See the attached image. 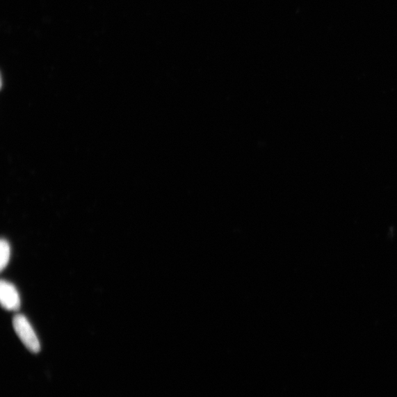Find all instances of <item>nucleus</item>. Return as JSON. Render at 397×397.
Masks as SVG:
<instances>
[{"label":"nucleus","instance_id":"nucleus-2","mask_svg":"<svg viewBox=\"0 0 397 397\" xmlns=\"http://www.w3.org/2000/svg\"><path fill=\"white\" fill-rule=\"evenodd\" d=\"M0 302L7 311H18L20 309L21 300L16 287L9 282L2 279L0 284Z\"/></svg>","mask_w":397,"mask_h":397},{"label":"nucleus","instance_id":"nucleus-1","mask_svg":"<svg viewBox=\"0 0 397 397\" xmlns=\"http://www.w3.org/2000/svg\"><path fill=\"white\" fill-rule=\"evenodd\" d=\"M13 325L17 336L31 352L38 353L41 350L40 340L26 317L22 314H17L13 319Z\"/></svg>","mask_w":397,"mask_h":397},{"label":"nucleus","instance_id":"nucleus-3","mask_svg":"<svg viewBox=\"0 0 397 397\" xmlns=\"http://www.w3.org/2000/svg\"><path fill=\"white\" fill-rule=\"evenodd\" d=\"M0 252H1V260H0V268L1 271L7 266L10 257V247L9 243L6 239H2L0 242Z\"/></svg>","mask_w":397,"mask_h":397}]
</instances>
